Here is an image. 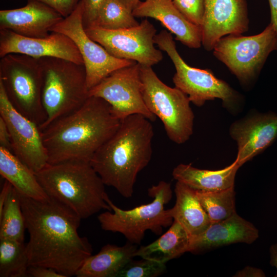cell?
I'll use <instances>...</instances> for the list:
<instances>
[{
	"mask_svg": "<svg viewBox=\"0 0 277 277\" xmlns=\"http://www.w3.org/2000/svg\"><path fill=\"white\" fill-rule=\"evenodd\" d=\"M20 197L29 234L26 245L29 266L52 268L65 277L75 275L92 252L87 238L78 232L82 219L49 196L37 200L20 193Z\"/></svg>",
	"mask_w": 277,
	"mask_h": 277,
	"instance_id": "cell-1",
	"label": "cell"
},
{
	"mask_svg": "<svg viewBox=\"0 0 277 277\" xmlns=\"http://www.w3.org/2000/svg\"><path fill=\"white\" fill-rule=\"evenodd\" d=\"M121 121L102 98L90 96L77 109L41 130L48 164L90 162L118 129Z\"/></svg>",
	"mask_w": 277,
	"mask_h": 277,
	"instance_id": "cell-2",
	"label": "cell"
},
{
	"mask_svg": "<svg viewBox=\"0 0 277 277\" xmlns=\"http://www.w3.org/2000/svg\"><path fill=\"white\" fill-rule=\"evenodd\" d=\"M151 122L141 114L122 120L90 161L104 184L124 197L132 196L138 174L151 159L154 131Z\"/></svg>",
	"mask_w": 277,
	"mask_h": 277,
	"instance_id": "cell-3",
	"label": "cell"
},
{
	"mask_svg": "<svg viewBox=\"0 0 277 277\" xmlns=\"http://www.w3.org/2000/svg\"><path fill=\"white\" fill-rule=\"evenodd\" d=\"M47 194L63 204L81 219L101 210L112 211L105 200V184L90 162L47 164L35 173Z\"/></svg>",
	"mask_w": 277,
	"mask_h": 277,
	"instance_id": "cell-4",
	"label": "cell"
},
{
	"mask_svg": "<svg viewBox=\"0 0 277 277\" xmlns=\"http://www.w3.org/2000/svg\"><path fill=\"white\" fill-rule=\"evenodd\" d=\"M42 68V102L46 120L41 131L81 107L89 97L84 64L65 59L39 58Z\"/></svg>",
	"mask_w": 277,
	"mask_h": 277,
	"instance_id": "cell-5",
	"label": "cell"
},
{
	"mask_svg": "<svg viewBox=\"0 0 277 277\" xmlns=\"http://www.w3.org/2000/svg\"><path fill=\"white\" fill-rule=\"evenodd\" d=\"M148 193L153 199L151 203L129 210L116 206L106 194L105 200L112 212L108 210L98 215L102 229L120 233L128 242L136 245L141 243L147 230L161 234L163 228L170 226L173 222L171 208L165 209V205L172 197L171 184L161 181L149 188Z\"/></svg>",
	"mask_w": 277,
	"mask_h": 277,
	"instance_id": "cell-6",
	"label": "cell"
},
{
	"mask_svg": "<svg viewBox=\"0 0 277 277\" xmlns=\"http://www.w3.org/2000/svg\"><path fill=\"white\" fill-rule=\"evenodd\" d=\"M154 43L165 52L172 62L175 72L172 78L175 87L185 93L190 101L201 107L207 101L219 98L229 111L236 113L240 107V94L228 83L216 77L208 69L188 65L179 53L172 34L163 30L156 34Z\"/></svg>",
	"mask_w": 277,
	"mask_h": 277,
	"instance_id": "cell-7",
	"label": "cell"
},
{
	"mask_svg": "<svg viewBox=\"0 0 277 277\" xmlns=\"http://www.w3.org/2000/svg\"><path fill=\"white\" fill-rule=\"evenodd\" d=\"M0 83L14 108L40 129L46 115L42 102L43 76L39 59L18 53L1 57Z\"/></svg>",
	"mask_w": 277,
	"mask_h": 277,
	"instance_id": "cell-8",
	"label": "cell"
},
{
	"mask_svg": "<svg viewBox=\"0 0 277 277\" xmlns=\"http://www.w3.org/2000/svg\"><path fill=\"white\" fill-rule=\"evenodd\" d=\"M140 70L146 107L161 120L171 141L185 143L193 134L194 118L188 96L177 88L164 83L152 67L141 65Z\"/></svg>",
	"mask_w": 277,
	"mask_h": 277,
	"instance_id": "cell-9",
	"label": "cell"
},
{
	"mask_svg": "<svg viewBox=\"0 0 277 277\" xmlns=\"http://www.w3.org/2000/svg\"><path fill=\"white\" fill-rule=\"evenodd\" d=\"M275 50L277 51V32L270 23L256 35L223 36L212 50L214 56L244 85L255 80L269 55Z\"/></svg>",
	"mask_w": 277,
	"mask_h": 277,
	"instance_id": "cell-10",
	"label": "cell"
},
{
	"mask_svg": "<svg viewBox=\"0 0 277 277\" xmlns=\"http://www.w3.org/2000/svg\"><path fill=\"white\" fill-rule=\"evenodd\" d=\"M85 30L89 37L116 58L151 67L163 60L161 50L154 46L156 29L147 18L129 28L108 30L91 26Z\"/></svg>",
	"mask_w": 277,
	"mask_h": 277,
	"instance_id": "cell-11",
	"label": "cell"
},
{
	"mask_svg": "<svg viewBox=\"0 0 277 277\" xmlns=\"http://www.w3.org/2000/svg\"><path fill=\"white\" fill-rule=\"evenodd\" d=\"M83 4L80 0L74 11L51 27L49 31L65 34L74 42L84 61L89 90L113 71L136 62L114 57L89 37L83 24Z\"/></svg>",
	"mask_w": 277,
	"mask_h": 277,
	"instance_id": "cell-12",
	"label": "cell"
},
{
	"mask_svg": "<svg viewBox=\"0 0 277 277\" xmlns=\"http://www.w3.org/2000/svg\"><path fill=\"white\" fill-rule=\"evenodd\" d=\"M140 67L136 62L113 71L89 90V96L106 101L121 121L131 115L141 114L154 121L156 117L144 101Z\"/></svg>",
	"mask_w": 277,
	"mask_h": 277,
	"instance_id": "cell-13",
	"label": "cell"
},
{
	"mask_svg": "<svg viewBox=\"0 0 277 277\" xmlns=\"http://www.w3.org/2000/svg\"><path fill=\"white\" fill-rule=\"evenodd\" d=\"M0 116L10 133L13 153L35 173L48 164V156L38 126L17 111L0 83Z\"/></svg>",
	"mask_w": 277,
	"mask_h": 277,
	"instance_id": "cell-14",
	"label": "cell"
},
{
	"mask_svg": "<svg viewBox=\"0 0 277 277\" xmlns=\"http://www.w3.org/2000/svg\"><path fill=\"white\" fill-rule=\"evenodd\" d=\"M11 53L26 55L35 58L53 57L84 64L74 42L61 33L51 32L45 37H29L10 30L0 29V57Z\"/></svg>",
	"mask_w": 277,
	"mask_h": 277,
	"instance_id": "cell-15",
	"label": "cell"
},
{
	"mask_svg": "<svg viewBox=\"0 0 277 277\" xmlns=\"http://www.w3.org/2000/svg\"><path fill=\"white\" fill-rule=\"evenodd\" d=\"M248 27L245 0H205L202 44L207 51H212L223 36L242 34Z\"/></svg>",
	"mask_w": 277,
	"mask_h": 277,
	"instance_id": "cell-16",
	"label": "cell"
},
{
	"mask_svg": "<svg viewBox=\"0 0 277 277\" xmlns=\"http://www.w3.org/2000/svg\"><path fill=\"white\" fill-rule=\"evenodd\" d=\"M229 133L238 146L234 161L241 167L263 152L277 138V115L272 112L249 114L233 122Z\"/></svg>",
	"mask_w": 277,
	"mask_h": 277,
	"instance_id": "cell-17",
	"label": "cell"
},
{
	"mask_svg": "<svg viewBox=\"0 0 277 277\" xmlns=\"http://www.w3.org/2000/svg\"><path fill=\"white\" fill-rule=\"evenodd\" d=\"M64 17L37 0H28L22 8L0 11V29L10 30L29 37H45L50 29Z\"/></svg>",
	"mask_w": 277,
	"mask_h": 277,
	"instance_id": "cell-18",
	"label": "cell"
},
{
	"mask_svg": "<svg viewBox=\"0 0 277 277\" xmlns=\"http://www.w3.org/2000/svg\"><path fill=\"white\" fill-rule=\"evenodd\" d=\"M135 17H150L159 21L175 39L190 48L202 44L201 27L189 22L177 9L172 0L140 1L133 10Z\"/></svg>",
	"mask_w": 277,
	"mask_h": 277,
	"instance_id": "cell-19",
	"label": "cell"
},
{
	"mask_svg": "<svg viewBox=\"0 0 277 277\" xmlns=\"http://www.w3.org/2000/svg\"><path fill=\"white\" fill-rule=\"evenodd\" d=\"M259 237L258 229L236 212L227 219L211 223L204 232L191 236L188 252L199 253L238 243L250 244Z\"/></svg>",
	"mask_w": 277,
	"mask_h": 277,
	"instance_id": "cell-20",
	"label": "cell"
},
{
	"mask_svg": "<svg viewBox=\"0 0 277 277\" xmlns=\"http://www.w3.org/2000/svg\"><path fill=\"white\" fill-rule=\"evenodd\" d=\"M137 245L128 242L123 246L107 244L91 254L77 271V277H116L118 272L135 256Z\"/></svg>",
	"mask_w": 277,
	"mask_h": 277,
	"instance_id": "cell-21",
	"label": "cell"
},
{
	"mask_svg": "<svg viewBox=\"0 0 277 277\" xmlns=\"http://www.w3.org/2000/svg\"><path fill=\"white\" fill-rule=\"evenodd\" d=\"M240 167L235 161L217 170L201 169L191 164H180L173 169L172 176L177 182L196 190L219 191L234 187L235 175Z\"/></svg>",
	"mask_w": 277,
	"mask_h": 277,
	"instance_id": "cell-22",
	"label": "cell"
},
{
	"mask_svg": "<svg viewBox=\"0 0 277 277\" xmlns=\"http://www.w3.org/2000/svg\"><path fill=\"white\" fill-rule=\"evenodd\" d=\"M174 192L176 202L171 208L173 220L179 223L191 236L206 230L211 223L200 202L196 190L176 181Z\"/></svg>",
	"mask_w": 277,
	"mask_h": 277,
	"instance_id": "cell-23",
	"label": "cell"
},
{
	"mask_svg": "<svg viewBox=\"0 0 277 277\" xmlns=\"http://www.w3.org/2000/svg\"><path fill=\"white\" fill-rule=\"evenodd\" d=\"M191 235L173 220L168 230L152 243L137 248L135 256L166 264L188 252Z\"/></svg>",
	"mask_w": 277,
	"mask_h": 277,
	"instance_id": "cell-24",
	"label": "cell"
},
{
	"mask_svg": "<svg viewBox=\"0 0 277 277\" xmlns=\"http://www.w3.org/2000/svg\"><path fill=\"white\" fill-rule=\"evenodd\" d=\"M0 173L21 194L37 200L48 197L35 173L12 152L0 147Z\"/></svg>",
	"mask_w": 277,
	"mask_h": 277,
	"instance_id": "cell-25",
	"label": "cell"
},
{
	"mask_svg": "<svg viewBox=\"0 0 277 277\" xmlns=\"http://www.w3.org/2000/svg\"><path fill=\"white\" fill-rule=\"evenodd\" d=\"M26 229L20 193L12 187L0 212V239L24 242Z\"/></svg>",
	"mask_w": 277,
	"mask_h": 277,
	"instance_id": "cell-26",
	"label": "cell"
},
{
	"mask_svg": "<svg viewBox=\"0 0 277 277\" xmlns=\"http://www.w3.org/2000/svg\"><path fill=\"white\" fill-rule=\"evenodd\" d=\"M29 267L24 242L0 239V277L28 276Z\"/></svg>",
	"mask_w": 277,
	"mask_h": 277,
	"instance_id": "cell-27",
	"label": "cell"
},
{
	"mask_svg": "<svg viewBox=\"0 0 277 277\" xmlns=\"http://www.w3.org/2000/svg\"><path fill=\"white\" fill-rule=\"evenodd\" d=\"M196 192L211 223L227 219L236 212L234 187L219 191Z\"/></svg>",
	"mask_w": 277,
	"mask_h": 277,
	"instance_id": "cell-28",
	"label": "cell"
},
{
	"mask_svg": "<svg viewBox=\"0 0 277 277\" xmlns=\"http://www.w3.org/2000/svg\"><path fill=\"white\" fill-rule=\"evenodd\" d=\"M135 17L132 12L117 0H106L92 26L108 30L129 28L140 24Z\"/></svg>",
	"mask_w": 277,
	"mask_h": 277,
	"instance_id": "cell-29",
	"label": "cell"
},
{
	"mask_svg": "<svg viewBox=\"0 0 277 277\" xmlns=\"http://www.w3.org/2000/svg\"><path fill=\"white\" fill-rule=\"evenodd\" d=\"M165 263L143 259L130 261L118 272L116 277H155L166 270Z\"/></svg>",
	"mask_w": 277,
	"mask_h": 277,
	"instance_id": "cell-30",
	"label": "cell"
},
{
	"mask_svg": "<svg viewBox=\"0 0 277 277\" xmlns=\"http://www.w3.org/2000/svg\"><path fill=\"white\" fill-rule=\"evenodd\" d=\"M181 13L191 23L200 26L203 23L205 0H172Z\"/></svg>",
	"mask_w": 277,
	"mask_h": 277,
	"instance_id": "cell-31",
	"label": "cell"
},
{
	"mask_svg": "<svg viewBox=\"0 0 277 277\" xmlns=\"http://www.w3.org/2000/svg\"><path fill=\"white\" fill-rule=\"evenodd\" d=\"M83 4V24L84 28L93 25L98 11L106 0H81Z\"/></svg>",
	"mask_w": 277,
	"mask_h": 277,
	"instance_id": "cell-32",
	"label": "cell"
},
{
	"mask_svg": "<svg viewBox=\"0 0 277 277\" xmlns=\"http://www.w3.org/2000/svg\"><path fill=\"white\" fill-rule=\"evenodd\" d=\"M50 6L64 17L69 15L75 9L80 0H37Z\"/></svg>",
	"mask_w": 277,
	"mask_h": 277,
	"instance_id": "cell-33",
	"label": "cell"
},
{
	"mask_svg": "<svg viewBox=\"0 0 277 277\" xmlns=\"http://www.w3.org/2000/svg\"><path fill=\"white\" fill-rule=\"evenodd\" d=\"M28 276L32 277H65L56 270L43 266H29Z\"/></svg>",
	"mask_w": 277,
	"mask_h": 277,
	"instance_id": "cell-34",
	"label": "cell"
},
{
	"mask_svg": "<svg viewBox=\"0 0 277 277\" xmlns=\"http://www.w3.org/2000/svg\"><path fill=\"white\" fill-rule=\"evenodd\" d=\"M0 147L12 152L10 133L5 121L1 116H0Z\"/></svg>",
	"mask_w": 277,
	"mask_h": 277,
	"instance_id": "cell-35",
	"label": "cell"
},
{
	"mask_svg": "<svg viewBox=\"0 0 277 277\" xmlns=\"http://www.w3.org/2000/svg\"><path fill=\"white\" fill-rule=\"evenodd\" d=\"M233 276L264 277L266 275L264 272L260 268L252 266H246L242 269L237 271Z\"/></svg>",
	"mask_w": 277,
	"mask_h": 277,
	"instance_id": "cell-36",
	"label": "cell"
},
{
	"mask_svg": "<svg viewBox=\"0 0 277 277\" xmlns=\"http://www.w3.org/2000/svg\"><path fill=\"white\" fill-rule=\"evenodd\" d=\"M12 187V184L5 180L0 193V212L3 210L4 205Z\"/></svg>",
	"mask_w": 277,
	"mask_h": 277,
	"instance_id": "cell-37",
	"label": "cell"
},
{
	"mask_svg": "<svg viewBox=\"0 0 277 277\" xmlns=\"http://www.w3.org/2000/svg\"><path fill=\"white\" fill-rule=\"evenodd\" d=\"M270 9L271 23L277 32V0H268Z\"/></svg>",
	"mask_w": 277,
	"mask_h": 277,
	"instance_id": "cell-38",
	"label": "cell"
},
{
	"mask_svg": "<svg viewBox=\"0 0 277 277\" xmlns=\"http://www.w3.org/2000/svg\"><path fill=\"white\" fill-rule=\"evenodd\" d=\"M270 253V264L275 267L276 269V273L274 275L277 277V243L272 245L269 248Z\"/></svg>",
	"mask_w": 277,
	"mask_h": 277,
	"instance_id": "cell-39",
	"label": "cell"
},
{
	"mask_svg": "<svg viewBox=\"0 0 277 277\" xmlns=\"http://www.w3.org/2000/svg\"><path fill=\"white\" fill-rule=\"evenodd\" d=\"M126 8L132 11L137 5L140 0H117Z\"/></svg>",
	"mask_w": 277,
	"mask_h": 277,
	"instance_id": "cell-40",
	"label": "cell"
}]
</instances>
